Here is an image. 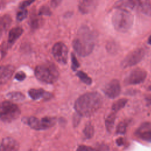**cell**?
<instances>
[{"instance_id":"obj_12","label":"cell","mask_w":151,"mask_h":151,"mask_svg":"<svg viewBox=\"0 0 151 151\" xmlns=\"http://www.w3.org/2000/svg\"><path fill=\"white\" fill-rule=\"evenodd\" d=\"M135 134L143 140L151 142V124L149 123L142 124L137 129Z\"/></svg>"},{"instance_id":"obj_18","label":"cell","mask_w":151,"mask_h":151,"mask_svg":"<svg viewBox=\"0 0 151 151\" xmlns=\"http://www.w3.org/2000/svg\"><path fill=\"white\" fill-rule=\"evenodd\" d=\"M139 9L146 15L151 14V3L149 0H136Z\"/></svg>"},{"instance_id":"obj_33","label":"cell","mask_w":151,"mask_h":151,"mask_svg":"<svg viewBox=\"0 0 151 151\" xmlns=\"http://www.w3.org/2000/svg\"><path fill=\"white\" fill-rule=\"evenodd\" d=\"M9 47L8 44H6L5 43L2 44L1 45V59L3 58V57L6 55V53L8 50V48Z\"/></svg>"},{"instance_id":"obj_7","label":"cell","mask_w":151,"mask_h":151,"mask_svg":"<svg viewBox=\"0 0 151 151\" xmlns=\"http://www.w3.org/2000/svg\"><path fill=\"white\" fill-rule=\"evenodd\" d=\"M145 50L142 48L135 49L128 54L121 62V67L126 68L134 66L140 63L145 56Z\"/></svg>"},{"instance_id":"obj_14","label":"cell","mask_w":151,"mask_h":151,"mask_svg":"<svg viewBox=\"0 0 151 151\" xmlns=\"http://www.w3.org/2000/svg\"><path fill=\"white\" fill-rule=\"evenodd\" d=\"M14 70V67L12 65L1 66L0 71V83L1 84L6 83L11 78Z\"/></svg>"},{"instance_id":"obj_3","label":"cell","mask_w":151,"mask_h":151,"mask_svg":"<svg viewBox=\"0 0 151 151\" xmlns=\"http://www.w3.org/2000/svg\"><path fill=\"white\" fill-rule=\"evenodd\" d=\"M134 17L129 11L117 9L111 17V22L114 29L120 32H126L132 27Z\"/></svg>"},{"instance_id":"obj_10","label":"cell","mask_w":151,"mask_h":151,"mask_svg":"<svg viewBox=\"0 0 151 151\" xmlns=\"http://www.w3.org/2000/svg\"><path fill=\"white\" fill-rule=\"evenodd\" d=\"M104 94L110 99H114L119 96L121 91V87L119 81L113 79L109 82L104 87Z\"/></svg>"},{"instance_id":"obj_15","label":"cell","mask_w":151,"mask_h":151,"mask_svg":"<svg viewBox=\"0 0 151 151\" xmlns=\"http://www.w3.org/2000/svg\"><path fill=\"white\" fill-rule=\"evenodd\" d=\"M28 94L29 96V97L34 100H39L41 99H44L45 100H48L50 99L51 98V94L45 91V90H44L43 89L41 88H32L30 89L28 91Z\"/></svg>"},{"instance_id":"obj_9","label":"cell","mask_w":151,"mask_h":151,"mask_svg":"<svg viewBox=\"0 0 151 151\" xmlns=\"http://www.w3.org/2000/svg\"><path fill=\"white\" fill-rule=\"evenodd\" d=\"M147 77V72L143 68H136L130 71L125 78V83L128 85H136L142 83Z\"/></svg>"},{"instance_id":"obj_16","label":"cell","mask_w":151,"mask_h":151,"mask_svg":"<svg viewBox=\"0 0 151 151\" xmlns=\"http://www.w3.org/2000/svg\"><path fill=\"white\" fill-rule=\"evenodd\" d=\"M135 6V2L133 0H118L113 5V7L117 9L132 10Z\"/></svg>"},{"instance_id":"obj_5","label":"cell","mask_w":151,"mask_h":151,"mask_svg":"<svg viewBox=\"0 0 151 151\" xmlns=\"http://www.w3.org/2000/svg\"><path fill=\"white\" fill-rule=\"evenodd\" d=\"M21 111L18 107L9 101H4L1 105V120L5 123H9L17 119L20 115Z\"/></svg>"},{"instance_id":"obj_22","label":"cell","mask_w":151,"mask_h":151,"mask_svg":"<svg viewBox=\"0 0 151 151\" xmlns=\"http://www.w3.org/2000/svg\"><path fill=\"white\" fill-rule=\"evenodd\" d=\"M127 103V100L126 99L123 98L119 99L118 100L116 101L111 106V110L114 112H117L123 109Z\"/></svg>"},{"instance_id":"obj_13","label":"cell","mask_w":151,"mask_h":151,"mask_svg":"<svg viewBox=\"0 0 151 151\" xmlns=\"http://www.w3.org/2000/svg\"><path fill=\"white\" fill-rule=\"evenodd\" d=\"M19 147L18 142L9 137L2 139L1 143V151H18Z\"/></svg>"},{"instance_id":"obj_30","label":"cell","mask_w":151,"mask_h":151,"mask_svg":"<svg viewBox=\"0 0 151 151\" xmlns=\"http://www.w3.org/2000/svg\"><path fill=\"white\" fill-rule=\"evenodd\" d=\"M25 77H26V75L25 73H24L23 71H19L15 75V78L19 81H23L25 78Z\"/></svg>"},{"instance_id":"obj_24","label":"cell","mask_w":151,"mask_h":151,"mask_svg":"<svg viewBox=\"0 0 151 151\" xmlns=\"http://www.w3.org/2000/svg\"><path fill=\"white\" fill-rule=\"evenodd\" d=\"M76 75L80 79V80L81 81H83L84 83H85L87 85H90L91 84V83H92L91 78L90 77H88L87 76V74L86 73H84L83 71H78Z\"/></svg>"},{"instance_id":"obj_38","label":"cell","mask_w":151,"mask_h":151,"mask_svg":"<svg viewBox=\"0 0 151 151\" xmlns=\"http://www.w3.org/2000/svg\"><path fill=\"white\" fill-rule=\"evenodd\" d=\"M149 89H150V90L151 91V85L150 86V87H149Z\"/></svg>"},{"instance_id":"obj_8","label":"cell","mask_w":151,"mask_h":151,"mask_svg":"<svg viewBox=\"0 0 151 151\" xmlns=\"http://www.w3.org/2000/svg\"><path fill=\"white\" fill-rule=\"evenodd\" d=\"M52 53L55 60L61 64H65L68 58L67 47L61 42L55 43L52 48Z\"/></svg>"},{"instance_id":"obj_26","label":"cell","mask_w":151,"mask_h":151,"mask_svg":"<svg viewBox=\"0 0 151 151\" xmlns=\"http://www.w3.org/2000/svg\"><path fill=\"white\" fill-rule=\"evenodd\" d=\"M41 24V20L38 18H37L36 17H33V18H32L31 19L30 25H31V28L37 29L38 28L40 27Z\"/></svg>"},{"instance_id":"obj_17","label":"cell","mask_w":151,"mask_h":151,"mask_svg":"<svg viewBox=\"0 0 151 151\" xmlns=\"http://www.w3.org/2000/svg\"><path fill=\"white\" fill-rule=\"evenodd\" d=\"M23 29L21 27H15L12 28L8 34V45H12L15 42L21 37L22 34Z\"/></svg>"},{"instance_id":"obj_32","label":"cell","mask_w":151,"mask_h":151,"mask_svg":"<svg viewBox=\"0 0 151 151\" xmlns=\"http://www.w3.org/2000/svg\"><path fill=\"white\" fill-rule=\"evenodd\" d=\"M35 0H27L23 1L19 4V8L20 9H25L27 6L30 5L32 2H34Z\"/></svg>"},{"instance_id":"obj_1","label":"cell","mask_w":151,"mask_h":151,"mask_svg":"<svg viewBox=\"0 0 151 151\" xmlns=\"http://www.w3.org/2000/svg\"><path fill=\"white\" fill-rule=\"evenodd\" d=\"M96 36L88 27H81L73 41V47L76 52L81 57L90 55L94 47Z\"/></svg>"},{"instance_id":"obj_29","label":"cell","mask_w":151,"mask_h":151,"mask_svg":"<svg viewBox=\"0 0 151 151\" xmlns=\"http://www.w3.org/2000/svg\"><path fill=\"white\" fill-rule=\"evenodd\" d=\"M80 67V64L73 53L71 54V68L73 70L76 71Z\"/></svg>"},{"instance_id":"obj_28","label":"cell","mask_w":151,"mask_h":151,"mask_svg":"<svg viewBox=\"0 0 151 151\" xmlns=\"http://www.w3.org/2000/svg\"><path fill=\"white\" fill-rule=\"evenodd\" d=\"M51 14V11H50V8L48 6H43L40 8L38 11L39 15H48L50 16Z\"/></svg>"},{"instance_id":"obj_25","label":"cell","mask_w":151,"mask_h":151,"mask_svg":"<svg viewBox=\"0 0 151 151\" xmlns=\"http://www.w3.org/2000/svg\"><path fill=\"white\" fill-rule=\"evenodd\" d=\"M127 127V123L126 121L121 122L116 127V133L119 134H124L126 132Z\"/></svg>"},{"instance_id":"obj_4","label":"cell","mask_w":151,"mask_h":151,"mask_svg":"<svg viewBox=\"0 0 151 151\" xmlns=\"http://www.w3.org/2000/svg\"><path fill=\"white\" fill-rule=\"evenodd\" d=\"M35 76L40 81L51 84L57 81L59 77V72L54 64L47 63L36 67Z\"/></svg>"},{"instance_id":"obj_20","label":"cell","mask_w":151,"mask_h":151,"mask_svg":"<svg viewBox=\"0 0 151 151\" xmlns=\"http://www.w3.org/2000/svg\"><path fill=\"white\" fill-rule=\"evenodd\" d=\"M116 119V114L115 112L113 111V113H110L105 120V125L107 130L109 132H111L113 129L114 122Z\"/></svg>"},{"instance_id":"obj_27","label":"cell","mask_w":151,"mask_h":151,"mask_svg":"<svg viewBox=\"0 0 151 151\" xmlns=\"http://www.w3.org/2000/svg\"><path fill=\"white\" fill-rule=\"evenodd\" d=\"M28 15V11L25 9H21V10L17 14V20L18 21H22L27 18Z\"/></svg>"},{"instance_id":"obj_21","label":"cell","mask_w":151,"mask_h":151,"mask_svg":"<svg viewBox=\"0 0 151 151\" xmlns=\"http://www.w3.org/2000/svg\"><path fill=\"white\" fill-rule=\"evenodd\" d=\"M6 97L10 100L21 101L25 99V96L19 91H12L6 94Z\"/></svg>"},{"instance_id":"obj_6","label":"cell","mask_w":151,"mask_h":151,"mask_svg":"<svg viewBox=\"0 0 151 151\" xmlns=\"http://www.w3.org/2000/svg\"><path fill=\"white\" fill-rule=\"evenodd\" d=\"M57 121L54 117H44L41 119L35 117H30L27 119V123L32 129L37 130H45L54 126Z\"/></svg>"},{"instance_id":"obj_23","label":"cell","mask_w":151,"mask_h":151,"mask_svg":"<svg viewBox=\"0 0 151 151\" xmlns=\"http://www.w3.org/2000/svg\"><path fill=\"white\" fill-rule=\"evenodd\" d=\"M94 132V130L93 125L90 123H87L83 130V134L85 136V137L86 139L91 138L93 136Z\"/></svg>"},{"instance_id":"obj_31","label":"cell","mask_w":151,"mask_h":151,"mask_svg":"<svg viewBox=\"0 0 151 151\" xmlns=\"http://www.w3.org/2000/svg\"><path fill=\"white\" fill-rule=\"evenodd\" d=\"M76 151H97V150L87 146L81 145L78 147Z\"/></svg>"},{"instance_id":"obj_2","label":"cell","mask_w":151,"mask_h":151,"mask_svg":"<svg viewBox=\"0 0 151 151\" xmlns=\"http://www.w3.org/2000/svg\"><path fill=\"white\" fill-rule=\"evenodd\" d=\"M102 96L97 92L87 93L80 96L75 101L74 109L81 116L94 114L102 106Z\"/></svg>"},{"instance_id":"obj_36","label":"cell","mask_w":151,"mask_h":151,"mask_svg":"<svg viewBox=\"0 0 151 151\" xmlns=\"http://www.w3.org/2000/svg\"><path fill=\"white\" fill-rule=\"evenodd\" d=\"M116 143L119 146L122 145L123 144V138H119L116 140Z\"/></svg>"},{"instance_id":"obj_37","label":"cell","mask_w":151,"mask_h":151,"mask_svg":"<svg viewBox=\"0 0 151 151\" xmlns=\"http://www.w3.org/2000/svg\"><path fill=\"white\" fill-rule=\"evenodd\" d=\"M148 43L151 45V35L149 37V39H148Z\"/></svg>"},{"instance_id":"obj_34","label":"cell","mask_w":151,"mask_h":151,"mask_svg":"<svg viewBox=\"0 0 151 151\" xmlns=\"http://www.w3.org/2000/svg\"><path fill=\"white\" fill-rule=\"evenodd\" d=\"M107 49L108 50V51L109 52H113V51H116V44L114 43H113V42H109L107 44Z\"/></svg>"},{"instance_id":"obj_11","label":"cell","mask_w":151,"mask_h":151,"mask_svg":"<svg viewBox=\"0 0 151 151\" xmlns=\"http://www.w3.org/2000/svg\"><path fill=\"white\" fill-rule=\"evenodd\" d=\"M99 0H80L78 4L79 11L83 14L93 12L98 5Z\"/></svg>"},{"instance_id":"obj_35","label":"cell","mask_w":151,"mask_h":151,"mask_svg":"<svg viewBox=\"0 0 151 151\" xmlns=\"http://www.w3.org/2000/svg\"><path fill=\"white\" fill-rule=\"evenodd\" d=\"M61 1H62V0H51L50 5H51V7L55 8L60 5Z\"/></svg>"},{"instance_id":"obj_19","label":"cell","mask_w":151,"mask_h":151,"mask_svg":"<svg viewBox=\"0 0 151 151\" xmlns=\"http://www.w3.org/2000/svg\"><path fill=\"white\" fill-rule=\"evenodd\" d=\"M11 22H12L11 17L8 14L3 15L1 18V21H0L1 35H2L3 32H5L9 28Z\"/></svg>"}]
</instances>
